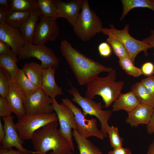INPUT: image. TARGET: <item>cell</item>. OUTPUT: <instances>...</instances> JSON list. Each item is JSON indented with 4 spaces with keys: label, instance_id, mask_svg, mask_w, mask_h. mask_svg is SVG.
<instances>
[{
    "label": "cell",
    "instance_id": "cell-1",
    "mask_svg": "<svg viewBox=\"0 0 154 154\" xmlns=\"http://www.w3.org/2000/svg\"><path fill=\"white\" fill-rule=\"evenodd\" d=\"M60 49L80 86L87 85L100 73H108L113 69L87 57L74 48L66 40L61 41Z\"/></svg>",
    "mask_w": 154,
    "mask_h": 154
},
{
    "label": "cell",
    "instance_id": "cell-2",
    "mask_svg": "<svg viewBox=\"0 0 154 154\" xmlns=\"http://www.w3.org/2000/svg\"><path fill=\"white\" fill-rule=\"evenodd\" d=\"M58 121L51 122L37 131L31 140L34 154H74V149L67 139L58 129Z\"/></svg>",
    "mask_w": 154,
    "mask_h": 154
},
{
    "label": "cell",
    "instance_id": "cell-3",
    "mask_svg": "<svg viewBox=\"0 0 154 154\" xmlns=\"http://www.w3.org/2000/svg\"><path fill=\"white\" fill-rule=\"evenodd\" d=\"M117 74L113 69L105 77L96 76L87 84L85 97L93 99L96 95L101 97L105 105L103 108L109 107L121 93L124 82L116 81Z\"/></svg>",
    "mask_w": 154,
    "mask_h": 154
},
{
    "label": "cell",
    "instance_id": "cell-4",
    "mask_svg": "<svg viewBox=\"0 0 154 154\" xmlns=\"http://www.w3.org/2000/svg\"><path fill=\"white\" fill-rule=\"evenodd\" d=\"M73 27L75 34L84 42L102 33V22L96 13L90 9L87 0H84L81 11Z\"/></svg>",
    "mask_w": 154,
    "mask_h": 154
},
{
    "label": "cell",
    "instance_id": "cell-5",
    "mask_svg": "<svg viewBox=\"0 0 154 154\" xmlns=\"http://www.w3.org/2000/svg\"><path fill=\"white\" fill-rule=\"evenodd\" d=\"M68 92L72 96L71 100L77 104L82 108L84 116L87 115L95 116L101 123V130L104 137L108 136L107 130L109 126L108 121L112 116V111L102 110L103 107L101 102H96L93 99L82 97L77 88L71 86L67 89Z\"/></svg>",
    "mask_w": 154,
    "mask_h": 154
},
{
    "label": "cell",
    "instance_id": "cell-6",
    "mask_svg": "<svg viewBox=\"0 0 154 154\" xmlns=\"http://www.w3.org/2000/svg\"><path fill=\"white\" fill-rule=\"evenodd\" d=\"M55 112L44 114H26L15 123L16 129L22 140L31 139L33 134L40 128L53 121H58Z\"/></svg>",
    "mask_w": 154,
    "mask_h": 154
},
{
    "label": "cell",
    "instance_id": "cell-7",
    "mask_svg": "<svg viewBox=\"0 0 154 154\" xmlns=\"http://www.w3.org/2000/svg\"><path fill=\"white\" fill-rule=\"evenodd\" d=\"M18 56L19 59L37 58L41 61L44 70L51 66L56 69L59 66L58 58L52 50L45 44H34L26 41Z\"/></svg>",
    "mask_w": 154,
    "mask_h": 154
},
{
    "label": "cell",
    "instance_id": "cell-8",
    "mask_svg": "<svg viewBox=\"0 0 154 154\" xmlns=\"http://www.w3.org/2000/svg\"><path fill=\"white\" fill-rule=\"evenodd\" d=\"M110 28H107L108 30L123 44L134 64L135 59L139 52L143 51L145 56H147L148 50L153 48L151 46L131 36L129 32V25L128 24L126 25L121 30L116 29L112 23L110 24Z\"/></svg>",
    "mask_w": 154,
    "mask_h": 154
},
{
    "label": "cell",
    "instance_id": "cell-9",
    "mask_svg": "<svg viewBox=\"0 0 154 154\" xmlns=\"http://www.w3.org/2000/svg\"><path fill=\"white\" fill-rule=\"evenodd\" d=\"M61 100L62 103L69 107L73 112L76 130L80 135L87 139L90 137H94L102 140L104 139L105 137L101 130L98 127L96 119H86L81 110L68 98H62Z\"/></svg>",
    "mask_w": 154,
    "mask_h": 154
},
{
    "label": "cell",
    "instance_id": "cell-10",
    "mask_svg": "<svg viewBox=\"0 0 154 154\" xmlns=\"http://www.w3.org/2000/svg\"><path fill=\"white\" fill-rule=\"evenodd\" d=\"M51 99L53 109L56 114L60 125L59 131L69 141L74 149L72 129L76 130L77 128L74 114L69 107L62 102L59 104L55 98Z\"/></svg>",
    "mask_w": 154,
    "mask_h": 154
},
{
    "label": "cell",
    "instance_id": "cell-11",
    "mask_svg": "<svg viewBox=\"0 0 154 154\" xmlns=\"http://www.w3.org/2000/svg\"><path fill=\"white\" fill-rule=\"evenodd\" d=\"M51 98L41 88L26 97L24 106L26 114H50L54 111Z\"/></svg>",
    "mask_w": 154,
    "mask_h": 154
},
{
    "label": "cell",
    "instance_id": "cell-12",
    "mask_svg": "<svg viewBox=\"0 0 154 154\" xmlns=\"http://www.w3.org/2000/svg\"><path fill=\"white\" fill-rule=\"evenodd\" d=\"M40 21L36 25L33 44H45L48 41L55 40L58 36L59 28L56 20L40 15Z\"/></svg>",
    "mask_w": 154,
    "mask_h": 154
},
{
    "label": "cell",
    "instance_id": "cell-13",
    "mask_svg": "<svg viewBox=\"0 0 154 154\" xmlns=\"http://www.w3.org/2000/svg\"><path fill=\"white\" fill-rule=\"evenodd\" d=\"M2 118L5 135L3 140L0 143L1 145V148L7 149L15 147L18 150L27 154H34V151H29L23 147L22 140L19 136L16 128L15 124L13 121V116Z\"/></svg>",
    "mask_w": 154,
    "mask_h": 154
},
{
    "label": "cell",
    "instance_id": "cell-14",
    "mask_svg": "<svg viewBox=\"0 0 154 154\" xmlns=\"http://www.w3.org/2000/svg\"><path fill=\"white\" fill-rule=\"evenodd\" d=\"M8 76L10 85L6 99L11 112L16 115L19 119L26 114L24 106V102L26 97L18 88L8 73Z\"/></svg>",
    "mask_w": 154,
    "mask_h": 154
},
{
    "label": "cell",
    "instance_id": "cell-15",
    "mask_svg": "<svg viewBox=\"0 0 154 154\" xmlns=\"http://www.w3.org/2000/svg\"><path fill=\"white\" fill-rule=\"evenodd\" d=\"M0 40L8 44L17 56L26 42L19 29L5 22L0 25Z\"/></svg>",
    "mask_w": 154,
    "mask_h": 154
},
{
    "label": "cell",
    "instance_id": "cell-16",
    "mask_svg": "<svg viewBox=\"0 0 154 154\" xmlns=\"http://www.w3.org/2000/svg\"><path fill=\"white\" fill-rule=\"evenodd\" d=\"M55 1L58 8V18L66 19L73 27L77 20L84 0H72L68 2L60 0Z\"/></svg>",
    "mask_w": 154,
    "mask_h": 154
},
{
    "label": "cell",
    "instance_id": "cell-17",
    "mask_svg": "<svg viewBox=\"0 0 154 154\" xmlns=\"http://www.w3.org/2000/svg\"><path fill=\"white\" fill-rule=\"evenodd\" d=\"M154 110L152 107L140 103L132 111L128 113L125 121L132 127H137L140 124L147 125Z\"/></svg>",
    "mask_w": 154,
    "mask_h": 154
},
{
    "label": "cell",
    "instance_id": "cell-18",
    "mask_svg": "<svg viewBox=\"0 0 154 154\" xmlns=\"http://www.w3.org/2000/svg\"><path fill=\"white\" fill-rule=\"evenodd\" d=\"M56 69L51 66L43 71L41 88L51 98H55L64 94L61 88L56 84L54 75Z\"/></svg>",
    "mask_w": 154,
    "mask_h": 154
},
{
    "label": "cell",
    "instance_id": "cell-19",
    "mask_svg": "<svg viewBox=\"0 0 154 154\" xmlns=\"http://www.w3.org/2000/svg\"><path fill=\"white\" fill-rule=\"evenodd\" d=\"M140 103L134 94L130 91L126 93H121L120 95L113 103L112 111L118 112L123 110L128 113Z\"/></svg>",
    "mask_w": 154,
    "mask_h": 154
},
{
    "label": "cell",
    "instance_id": "cell-20",
    "mask_svg": "<svg viewBox=\"0 0 154 154\" xmlns=\"http://www.w3.org/2000/svg\"><path fill=\"white\" fill-rule=\"evenodd\" d=\"M40 15L38 7L35 8L31 11L28 20L19 29L25 41L28 42L33 44L37 23Z\"/></svg>",
    "mask_w": 154,
    "mask_h": 154
},
{
    "label": "cell",
    "instance_id": "cell-21",
    "mask_svg": "<svg viewBox=\"0 0 154 154\" xmlns=\"http://www.w3.org/2000/svg\"><path fill=\"white\" fill-rule=\"evenodd\" d=\"M22 69L36 87L41 88L42 75L44 70L41 64L34 62H27L24 64Z\"/></svg>",
    "mask_w": 154,
    "mask_h": 154
},
{
    "label": "cell",
    "instance_id": "cell-22",
    "mask_svg": "<svg viewBox=\"0 0 154 154\" xmlns=\"http://www.w3.org/2000/svg\"><path fill=\"white\" fill-rule=\"evenodd\" d=\"M72 135L77 144L79 154H102V152L90 140L74 130Z\"/></svg>",
    "mask_w": 154,
    "mask_h": 154
},
{
    "label": "cell",
    "instance_id": "cell-23",
    "mask_svg": "<svg viewBox=\"0 0 154 154\" xmlns=\"http://www.w3.org/2000/svg\"><path fill=\"white\" fill-rule=\"evenodd\" d=\"M122 11L119 20L122 21L132 9L136 8H145L154 12V0H121Z\"/></svg>",
    "mask_w": 154,
    "mask_h": 154
},
{
    "label": "cell",
    "instance_id": "cell-24",
    "mask_svg": "<svg viewBox=\"0 0 154 154\" xmlns=\"http://www.w3.org/2000/svg\"><path fill=\"white\" fill-rule=\"evenodd\" d=\"M131 89L140 103L146 104L154 108V96L140 82L132 85Z\"/></svg>",
    "mask_w": 154,
    "mask_h": 154
},
{
    "label": "cell",
    "instance_id": "cell-25",
    "mask_svg": "<svg viewBox=\"0 0 154 154\" xmlns=\"http://www.w3.org/2000/svg\"><path fill=\"white\" fill-rule=\"evenodd\" d=\"M13 80L18 88L26 97L32 94L38 89L31 82L22 69H19Z\"/></svg>",
    "mask_w": 154,
    "mask_h": 154
},
{
    "label": "cell",
    "instance_id": "cell-26",
    "mask_svg": "<svg viewBox=\"0 0 154 154\" xmlns=\"http://www.w3.org/2000/svg\"><path fill=\"white\" fill-rule=\"evenodd\" d=\"M102 33L108 36L106 41L110 44L114 53L119 59L123 57L130 58L129 53L123 44L107 28H103Z\"/></svg>",
    "mask_w": 154,
    "mask_h": 154
},
{
    "label": "cell",
    "instance_id": "cell-27",
    "mask_svg": "<svg viewBox=\"0 0 154 154\" xmlns=\"http://www.w3.org/2000/svg\"><path fill=\"white\" fill-rule=\"evenodd\" d=\"M37 3L40 15L55 20L58 18L55 0H38Z\"/></svg>",
    "mask_w": 154,
    "mask_h": 154
},
{
    "label": "cell",
    "instance_id": "cell-28",
    "mask_svg": "<svg viewBox=\"0 0 154 154\" xmlns=\"http://www.w3.org/2000/svg\"><path fill=\"white\" fill-rule=\"evenodd\" d=\"M31 12L11 10L6 17L5 22L10 26L19 29L29 18Z\"/></svg>",
    "mask_w": 154,
    "mask_h": 154
},
{
    "label": "cell",
    "instance_id": "cell-29",
    "mask_svg": "<svg viewBox=\"0 0 154 154\" xmlns=\"http://www.w3.org/2000/svg\"><path fill=\"white\" fill-rule=\"evenodd\" d=\"M18 60L9 55H0V67L5 70L14 80L19 68L16 64Z\"/></svg>",
    "mask_w": 154,
    "mask_h": 154
},
{
    "label": "cell",
    "instance_id": "cell-30",
    "mask_svg": "<svg viewBox=\"0 0 154 154\" xmlns=\"http://www.w3.org/2000/svg\"><path fill=\"white\" fill-rule=\"evenodd\" d=\"M10 9L14 11L25 12L31 11L37 7V0H9Z\"/></svg>",
    "mask_w": 154,
    "mask_h": 154
},
{
    "label": "cell",
    "instance_id": "cell-31",
    "mask_svg": "<svg viewBox=\"0 0 154 154\" xmlns=\"http://www.w3.org/2000/svg\"><path fill=\"white\" fill-rule=\"evenodd\" d=\"M119 59V66L128 75L138 77L143 74L141 68L135 66L130 58L123 57Z\"/></svg>",
    "mask_w": 154,
    "mask_h": 154
},
{
    "label": "cell",
    "instance_id": "cell-32",
    "mask_svg": "<svg viewBox=\"0 0 154 154\" xmlns=\"http://www.w3.org/2000/svg\"><path fill=\"white\" fill-rule=\"evenodd\" d=\"M107 133L112 147L114 149L123 147V139L120 137L117 127L113 126H109L108 129Z\"/></svg>",
    "mask_w": 154,
    "mask_h": 154
},
{
    "label": "cell",
    "instance_id": "cell-33",
    "mask_svg": "<svg viewBox=\"0 0 154 154\" xmlns=\"http://www.w3.org/2000/svg\"><path fill=\"white\" fill-rule=\"evenodd\" d=\"M9 81L8 72L0 67V95L2 97L6 98L9 88Z\"/></svg>",
    "mask_w": 154,
    "mask_h": 154
},
{
    "label": "cell",
    "instance_id": "cell-34",
    "mask_svg": "<svg viewBox=\"0 0 154 154\" xmlns=\"http://www.w3.org/2000/svg\"><path fill=\"white\" fill-rule=\"evenodd\" d=\"M9 106L6 98L0 97V116L3 117L13 116Z\"/></svg>",
    "mask_w": 154,
    "mask_h": 154
},
{
    "label": "cell",
    "instance_id": "cell-35",
    "mask_svg": "<svg viewBox=\"0 0 154 154\" xmlns=\"http://www.w3.org/2000/svg\"><path fill=\"white\" fill-rule=\"evenodd\" d=\"M9 55L18 60L17 55L12 50L11 47L6 43L0 40V55Z\"/></svg>",
    "mask_w": 154,
    "mask_h": 154
},
{
    "label": "cell",
    "instance_id": "cell-36",
    "mask_svg": "<svg viewBox=\"0 0 154 154\" xmlns=\"http://www.w3.org/2000/svg\"><path fill=\"white\" fill-rule=\"evenodd\" d=\"M98 50L100 55L104 57L109 56L112 52L110 45L105 42H102L99 44L98 46Z\"/></svg>",
    "mask_w": 154,
    "mask_h": 154
},
{
    "label": "cell",
    "instance_id": "cell-37",
    "mask_svg": "<svg viewBox=\"0 0 154 154\" xmlns=\"http://www.w3.org/2000/svg\"><path fill=\"white\" fill-rule=\"evenodd\" d=\"M140 82L147 88L149 92L154 96V76H148L141 79Z\"/></svg>",
    "mask_w": 154,
    "mask_h": 154
},
{
    "label": "cell",
    "instance_id": "cell-38",
    "mask_svg": "<svg viewBox=\"0 0 154 154\" xmlns=\"http://www.w3.org/2000/svg\"><path fill=\"white\" fill-rule=\"evenodd\" d=\"M142 74L149 76L154 73V65L151 62H147L144 63L141 68Z\"/></svg>",
    "mask_w": 154,
    "mask_h": 154
},
{
    "label": "cell",
    "instance_id": "cell-39",
    "mask_svg": "<svg viewBox=\"0 0 154 154\" xmlns=\"http://www.w3.org/2000/svg\"><path fill=\"white\" fill-rule=\"evenodd\" d=\"M131 150L128 148L122 147L114 149L112 151H109L108 154H132Z\"/></svg>",
    "mask_w": 154,
    "mask_h": 154
},
{
    "label": "cell",
    "instance_id": "cell-40",
    "mask_svg": "<svg viewBox=\"0 0 154 154\" xmlns=\"http://www.w3.org/2000/svg\"><path fill=\"white\" fill-rule=\"evenodd\" d=\"M11 10L3 6H0V25L5 23L6 17Z\"/></svg>",
    "mask_w": 154,
    "mask_h": 154
},
{
    "label": "cell",
    "instance_id": "cell-41",
    "mask_svg": "<svg viewBox=\"0 0 154 154\" xmlns=\"http://www.w3.org/2000/svg\"><path fill=\"white\" fill-rule=\"evenodd\" d=\"M142 41L151 46L154 48V30L150 31V35L149 36L143 39ZM154 60V52L153 54Z\"/></svg>",
    "mask_w": 154,
    "mask_h": 154
},
{
    "label": "cell",
    "instance_id": "cell-42",
    "mask_svg": "<svg viewBox=\"0 0 154 154\" xmlns=\"http://www.w3.org/2000/svg\"><path fill=\"white\" fill-rule=\"evenodd\" d=\"M146 128L149 134H154V110L149 122L146 125Z\"/></svg>",
    "mask_w": 154,
    "mask_h": 154
},
{
    "label": "cell",
    "instance_id": "cell-43",
    "mask_svg": "<svg viewBox=\"0 0 154 154\" xmlns=\"http://www.w3.org/2000/svg\"><path fill=\"white\" fill-rule=\"evenodd\" d=\"M0 154H27L19 150H15L12 148L7 149H0Z\"/></svg>",
    "mask_w": 154,
    "mask_h": 154
},
{
    "label": "cell",
    "instance_id": "cell-44",
    "mask_svg": "<svg viewBox=\"0 0 154 154\" xmlns=\"http://www.w3.org/2000/svg\"><path fill=\"white\" fill-rule=\"evenodd\" d=\"M5 132L4 129L3 125L2 123L1 119H0V142H1L4 137Z\"/></svg>",
    "mask_w": 154,
    "mask_h": 154
},
{
    "label": "cell",
    "instance_id": "cell-45",
    "mask_svg": "<svg viewBox=\"0 0 154 154\" xmlns=\"http://www.w3.org/2000/svg\"><path fill=\"white\" fill-rule=\"evenodd\" d=\"M0 5L6 7L10 9L9 0H0Z\"/></svg>",
    "mask_w": 154,
    "mask_h": 154
},
{
    "label": "cell",
    "instance_id": "cell-46",
    "mask_svg": "<svg viewBox=\"0 0 154 154\" xmlns=\"http://www.w3.org/2000/svg\"><path fill=\"white\" fill-rule=\"evenodd\" d=\"M147 154H154V143L153 142L148 147Z\"/></svg>",
    "mask_w": 154,
    "mask_h": 154
},
{
    "label": "cell",
    "instance_id": "cell-47",
    "mask_svg": "<svg viewBox=\"0 0 154 154\" xmlns=\"http://www.w3.org/2000/svg\"><path fill=\"white\" fill-rule=\"evenodd\" d=\"M153 143H154V139H153Z\"/></svg>",
    "mask_w": 154,
    "mask_h": 154
}]
</instances>
